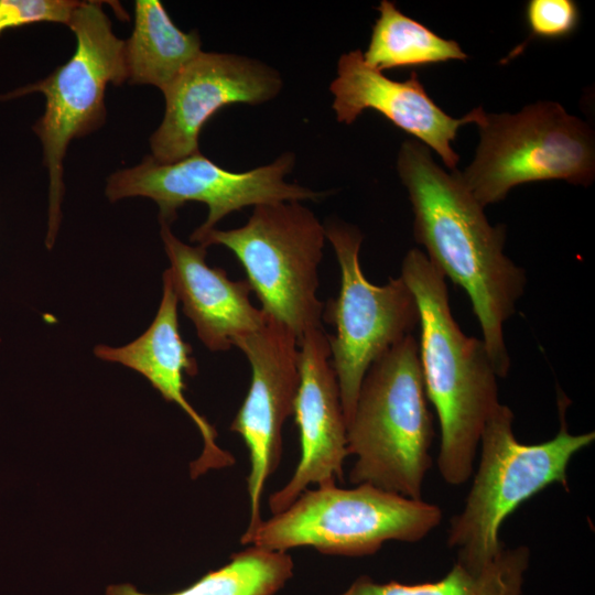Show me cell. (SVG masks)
Instances as JSON below:
<instances>
[{"instance_id": "obj_19", "label": "cell", "mask_w": 595, "mask_h": 595, "mask_svg": "<svg viewBox=\"0 0 595 595\" xmlns=\"http://www.w3.org/2000/svg\"><path fill=\"white\" fill-rule=\"evenodd\" d=\"M377 10L379 17L363 52L370 67L383 72L467 58L456 41L439 36L402 13L393 2L382 0Z\"/></svg>"}, {"instance_id": "obj_22", "label": "cell", "mask_w": 595, "mask_h": 595, "mask_svg": "<svg viewBox=\"0 0 595 595\" xmlns=\"http://www.w3.org/2000/svg\"><path fill=\"white\" fill-rule=\"evenodd\" d=\"M79 3L74 0H0V34L8 29L37 22L67 25Z\"/></svg>"}, {"instance_id": "obj_4", "label": "cell", "mask_w": 595, "mask_h": 595, "mask_svg": "<svg viewBox=\"0 0 595 595\" xmlns=\"http://www.w3.org/2000/svg\"><path fill=\"white\" fill-rule=\"evenodd\" d=\"M434 439L419 343L409 335L366 372L347 426L353 485L369 484L411 499H422Z\"/></svg>"}, {"instance_id": "obj_8", "label": "cell", "mask_w": 595, "mask_h": 595, "mask_svg": "<svg viewBox=\"0 0 595 595\" xmlns=\"http://www.w3.org/2000/svg\"><path fill=\"white\" fill-rule=\"evenodd\" d=\"M67 25L77 42L71 60L46 78L0 97L41 91L46 98L44 115L33 129L42 141L50 178L47 248L53 246L58 230L63 159L68 143L102 123L107 84L127 80L125 41L113 34L101 2L80 1Z\"/></svg>"}, {"instance_id": "obj_9", "label": "cell", "mask_w": 595, "mask_h": 595, "mask_svg": "<svg viewBox=\"0 0 595 595\" xmlns=\"http://www.w3.org/2000/svg\"><path fill=\"white\" fill-rule=\"evenodd\" d=\"M325 231L339 264L340 289L337 298L324 305L322 318L336 329L335 336L328 335L331 364L348 426L366 372L412 335L419 324V310L401 275L383 285L366 279L359 262L363 235L356 227L332 223Z\"/></svg>"}, {"instance_id": "obj_17", "label": "cell", "mask_w": 595, "mask_h": 595, "mask_svg": "<svg viewBox=\"0 0 595 595\" xmlns=\"http://www.w3.org/2000/svg\"><path fill=\"white\" fill-rule=\"evenodd\" d=\"M197 31L184 32L158 0L134 2V28L125 41L127 79L165 90L202 52Z\"/></svg>"}, {"instance_id": "obj_7", "label": "cell", "mask_w": 595, "mask_h": 595, "mask_svg": "<svg viewBox=\"0 0 595 595\" xmlns=\"http://www.w3.org/2000/svg\"><path fill=\"white\" fill-rule=\"evenodd\" d=\"M480 140L459 177L484 208L521 184L561 180L589 185L595 175L592 129L555 101H538L517 113H487Z\"/></svg>"}, {"instance_id": "obj_12", "label": "cell", "mask_w": 595, "mask_h": 595, "mask_svg": "<svg viewBox=\"0 0 595 595\" xmlns=\"http://www.w3.org/2000/svg\"><path fill=\"white\" fill-rule=\"evenodd\" d=\"M281 88L280 74L258 60L202 51L162 91L165 112L150 139L151 156L170 163L199 152V133L217 111L269 101Z\"/></svg>"}, {"instance_id": "obj_21", "label": "cell", "mask_w": 595, "mask_h": 595, "mask_svg": "<svg viewBox=\"0 0 595 595\" xmlns=\"http://www.w3.org/2000/svg\"><path fill=\"white\" fill-rule=\"evenodd\" d=\"M580 8L573 0H530L524 18L531 37L559 40L570 36L578 26Z\"/></svg>"}, {"instance_id": "obj_18", "label": "cell", "mask_w": 595, "mask_h": 595, "mask_svg": "<svg viewBox=\"0 0 595 595\" xmlns=\"http://www.w3.org/2000/svg\"><path fill=\"white\" fill-rule=\"evenodd\" d=\"M530 556L527 545L504 548L479 572L455 562L443 578L432 583H377L360 576L340 595H521Z\"/></svg>"}, {"instance_id": "obj_3", "label": "cell", "mask_w": 595, "mask_h": 595, "mask_svg": "<svg viewBox=\"0 0 595 595\" xmlns=\"http://www.w3.org/2000/svg\"><path fill=\"white\" fill-rule=\"evenodd\" d=\"M569 403L560 392V430L551 440L538 444L517 440L509 407L499 403L488 418L480 435V459L473 485L447 531V547L456 550V562L468 571L479 572L502 551L499 530L521 504L552 484L569 489L571 459L595 440L593 431L569 432Z\"/></svg>"}, {"instance_id": "obj_1", "label": "cell", "mask_w": 595, "mask_h": 595, "mask_svg": "<svg viewBox=\"0 0 595 595\" xmlns=\"http://www.w3.org/2000/svg\"><path fill=\"white\" fill-rule=\"evenodd\" d=\"M397 170L409 193L414 239L437 271L469 296L496 375L506 377L510 358L504 324L527 279L504 252L505 226L490 225L458 171L445 172L418 140L402 143Z\"/></svg>"}, {"instance_id": "obj_11", "label": "cell", "mask_w": 595, "mask_h": 595, "mask_svg": "<svg viewBox=\"0 0 595 595\" xmlns=\"http://www.w3.org/2000/svg\"><path fill=\"white\" fill-rule=\"evenodd\" d=\"M251 367L248 393L235 415L230 431L244 440L250 461L247 477L250 516L240 542L249 539L263 521L264 486L282 456V428L294 413L300 382L299 340L284 324L267 315L256 332L235 340Z\"/></svg>"}, {"instance_id": "obj_5", "label": "cell", "mask_w": 595, "mask_h": 595, "mask_svg": "<svg viewBox=\"0 0 595 595\" xmlns=\"http://www.w3.org/2000/svg\"><path fill=\"white\" fill-rule=\"evenodd\" d=\"M442 509L369 484L305 489L263 520L247 545L288 552L307 547L327 555L365 556L387 541L418 542L442 521Z\"/></svg>"}, {"instance_id": "obj_13", "label": "cell", "mask_w": 595, "mask_h": 595, "mask_svg": "<svg viewBox=\"0 0 595 595\" xmlns=\"http://www.w3.org/2000/svg\"><path fill=\"white\" fill-rule=\"evenodd\" d=\"M299 370L293 414L301 457L289 482L269 497L272 515L288 508L310 485L343 482L348 456L347 425L323 327L306 332L299 340Z\"/></svg>"}, {"instance_id": "obj_10", "label": "cell", "mask_w": 595, "mask_h": 595, "mask_svg": "<svg viewBox=\"0 0 595 595\" xmlns=\"http://www.w3.org/2000/svg\"><path fill=\"white\" fill-rule=\"evenodd\" d=\"M295 163L293 153H283L270 164L246 172L228 171L201 152L175 162L162 163L148 155L134 167L113 173L107 183L110 201L131 196L153 199L160 209L161 224L170 225L176 210L187 202L207 205L206 220L195 229L204 232L228 214L246 206L281 202L316 201L325 193L284 177Z\"/></svg>"}, {"instance_id": "obj_14", "label": "cell", "mask_w": 595, "mask_h": 595, "mask_svg": "<svg viewBox=\"0 0 595 595\" xmlns=\"http://www.w3.org/2000/svg\"><path fill=\"white\" fill-rule=\"evenodd\" d=\"M331 91L334 97L332 106L339 122L350 125L365 110H375L433 149L453 171L459 156L451 143L458 129L467 123L478 126L486 115L478 107L462 118L448 116L426 94L415 72L407 80L390 79L370 67L360 50L339 57Z\"/></svg>"}, {"instance_id": "obj_2", "label": "cell", "mask_w": 595, "mask_h": 595, "mask_svg": "<svg viewBox=\"0 0 595 595\" xmlns=\"http://www.w3.org/2000/svg\"><path fill=\"white\" fill-rule=\"evenodd\" d=\"M401 278L419 310L420 366L441 428L439 472L448 485H462L473 474L483 429L499 404L498 377L484 342L455 322L445 278L425 253L409 250Z\"/></svg>"}, {"instance_id": "obj_20", "label": "cell", "mask_w": 595, "mask_h": 595, "mask_svg": "<svg viewBox=\"0 0 595 595\" xmlns=\"http://www.w3.org/2000/svg\"><path fill=\"white\" fill-rule=\"evenodd\" d=\"M293 567L288 552L249 545L188 587L165 595H274L292 577ZM106 595L151 594L141 593L131 584H119L108 586Z\"/></svg>"}, {"instance_id": "obj_15", "label": "cell", "mask_w": 595, "mask_h": 595, "mask_svg": "<svg viewBox=\"0 0 595 595\" xmlns=\"http://www.w3.org/2000/svg\"><path fill=\"white\" fill-rule=\"evenodd\" d=\"M177 302L164 271L162 299L149 328L121 347L98 345L94 354L102 360L119 363L138 371L166 401L176 403L192 419L203 439V451L191 464V477L196 478L208 470L232 466L235 458L216 443L215 428L184 396V376H195L197 364L192 356V347L183 340L178 331Z\"/></svg>"}, {"instance_id": "obj_16", "label": "cell", "mask_w": 595, "mask_h": 595, "mask_svg": "<svg viewBox=\"0 0 595 595\" xmlns=\"http://www.w3.org/2000/svg\"><path fill=\"white\" fill-rule=\"evenodd\" d=\"M161 237L171 263L165 272L184 314L209 350H228L237 338L264 324L267 315L251 304L247 280L232 281L224 269L209 267L207 248L182 242L169 225L161 224Z\"/></svg>"}, {"instance_id": "obj_6", "label": "cell", "mask_w": 595, "mask_h": 595, "mask_svg": "<svg viewBox=\"0 0 595 595\" xmlns=\"http://www.w3.org/2000/svg\"><path fill=\"white\" fill-rule=\"evenodd\" d=\"M190 239L206 248L221 245L231 250L262 312L284 324L298 340L322 327L324 304L317 289L326 231L300 202L257 205L242 227L194 231Z\"/></svg>"}]
</instances>
